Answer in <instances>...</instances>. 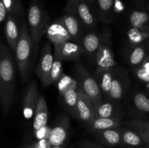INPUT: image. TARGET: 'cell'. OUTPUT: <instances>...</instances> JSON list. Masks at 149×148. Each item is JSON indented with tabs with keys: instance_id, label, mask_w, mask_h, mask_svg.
<instances>
[{
	"instance_id": "16",
	"label": "cell",
	"mask_w": 149,
	"mask_h": 148,
	"mask_svg": "<svg viewBox=\"0 0 149 148\" xmlns=\"http://www.w3.org/2000/svg\"><path fill=\"white\" fill-rule=\"evenodd\" d=\"M130 114L134 118H141L149 113V97L143 91H137L131 96Z\"/></svg>"
},
{
	"instance_id": "39",
	"label": "cell",
	"mask_w": 149,
	"mask_h": 148,
	"mask_svg": "<svg viewBox=\"0 0 149 148\" xmlns=\"http://www.w3.org/2000/svg\"><path fill=\"white\" fill-rule=\"evenodd\" d=\"M14 1H15V2L16 4L19 6V7H23V4H22V2H21V0H14Z\"/></svg>"
},
{
	"instance_id": "6",
	"label": "cell",
	"mask_w": 149,
	"mask_h": 148,
	"mask_svg": "<svg viewBox=\"0 0 149 148\" xmlns=\"http://www.w3.org/2000/svg\"><path fill=\"white\" fill-rule=\"evenodd\" d=\"M101 33L100 44L96 57V68H113L117 65L112 48L111 33L106 28Z\"/></svg>"
},
{
	"instance_id": "2",
	"label": "cell",
	"mask_w": 149,
	"mask_h": 148,
	"mask_svg": "<svg viewBox=\"0 0 149 148\" xmlns=\"http://www.w3.org/2000/svg\"><path fill=\"white\" fill-rule=\"evenodd\" d=\"M35 42L32 40L26 22L22 21L20 36L15 50V58L20 76L23 82L29 80L33 68Z\"/></svg>"
},
{
	"instance_id": "41",
	"label": "cell",
	"mask_w": 149,
	"mask_h": 148,
	"mask_svg": "<svg viewBox=\"0 0 149 148\" xmlns=\"http://www.w3.org/2000/svg\"><path fill=\"white\" fill-rule=\"evenodd\" d=\"M146 46H147V49H148V55H149V39H148V40L146 41Z\"/></svg>"
},
{
	"instance_id": "33",
	"label": "cell",
	"mask_w": 149,
	"mask_h": 148,
	"mask_svg": "<svg viewBox=\"0 0 149 148\" xmlns=\"http://www.w3.org/2000/svg\"><path fill=\"white\" fill-rule=\"evenodd\" d=\"M7 8L8 15H12L17 20L20 19L23 15V7H20L15 2L14 0H3Z\"/></svg>"
},
{
	"instance_id": "28",
	"label": "cell",
	"mask_w": 149,
	"mask_h": 148,
	"mask_svg": "<svg viewBox=\"0 0 149 148\" xmlns=\"http://www.w3.org/2000/svg\"><path fill=\"white\" fill-rule=\"evenodd\" d=\"M126 37L130 45L143 44L149 39V26L130 28L127 30Z\"/></svg>"
},
{
	"instance_id": "9",
	"label": "cell",
	"mask_w": 149,
	"mask_h": 148,
	"mask_svg": "<svg viewBox=\"0 0 149 148\" xmlns=\"http://www.w3.org/2000/svg\"><path fill=\"white\" fill-rule=\"evenodd\" d=\"M39 96L36 81H30L26 86L22 95V113L26 120H31L34 116Z\"/></svg>"
},
{
	"instance_id": "3",
	"label": "cell",
	"mask_w": 149,
	"mask_h": 148,
	"mask_svg": "<svg viewBox=\"0 0 149 148\" xmlns=\"http://www.w3.org/2000/svg\"><path fill=\"white\" fill-rule=\"evenodd\" d=\"M50 17L40 0H31L28 11V24L33 41L39 44L50 25Z\"/></svg>"
},
{
	"instance_id": "22",
	"label": "cell",
	"mask_w": 149,
	"mask_h": 148,
	"mask_svg": "<svg viewBox=\"0 0 149 148\" xmlns=\"http://www.w3.org/2000/svg\"><path fill=\"white\" fill-rule=\"evenodd\" d=\"M93 75L100 86L103 97L110 99L113 80L112 68H96Z\"/></svg>"
},
{
	"instance_id": "37",
	"label": "cell",
	"mask_w": 149,
	"mask_h": 148,
	"mask_svg": "<svg viewBox=\"0 0 149 148\" xmlns=\"http://www.w3.org/2000/svg\"><path fill=\"white\" fill-rule=\"evenodd\" d=\"M7 17H8V12H7V8L4 4L3 0H0V22L6 21Z\"/></svg>"
},
{
	"instance_id": "48",
	"label": "cell",
	"mask_w": 149,
	"mask_h": 148,
	"mask_svg": "<svg viewBox=\"0 0 149 148\" xmlns=\"http://www.w3.org/2000/svg\"><path fill=\"white\" fill-rule=\"evenodd\" d=\"M106 148H109V147H106Z\"/></svg>"
},
{
	"instance_id": "12",
	"label": "cell",
	"mask_w": 149,
	"mask_h": 148,
	"mask_svg": "<svg viewBox=\"0 0 149 148\" xmlns=\"http://www.w3.org/2000/svg\"><path fill=\"white\" fill-rule=\"evenodd\" d=\"M54 57L63 61L80 60L82 49L79 43L69 41L54 45Z\"/></svg>"
},
{
	"instance_id": "27",
	"label": "cell",
	"mask_w": 149,
	"mask_h": 148,
	"mask_svg": "<svg viewBox=\"0 0 149 148\" xmlns=\"http://www.w3.org/2000/svg\"><path fill=\"white\" fill-rule=\"evenodd\" d=\"M77 90L78 87H73L61 97L64 110L74 118H77V105L78 101Z\"/></svg>"
},
{
	"instance_id": "30",
	"label": "cell",
	"mask_w": 149,
	"mask_h": 148,
	"mask_svg": "<svg viewBox=\"0 0 149 148\" xmlns=\"http://www.w3.org/2000/svg\"><path fill=\"white\" fill-rule=\"evenodd\" d=\"M55 86L58 89L60 97H62L69 89L73 87H79L77 79L65 73L63 74Z\"/></svg>"
},
{
	"instance_id": "44",
	"label": "cell",
	"mask_w": 149,
	"mask_h": 148,
	"mask_svg": "<svg viewBox=\"0 0 149 148\" xmlns=\"http://www.w3.org/2000/svg\"><path fill=\"white\" fill-rule=\"evenodd\" d=\"M132 148H148V147H145L141 146V147H132Z\"/></svg>"
},
{
	"instance_id": "18",
	"label": "cell",
	"mask_w": 149,
	"mask_h": 148,
	"mask_svg": "<svg viewBox=\"0 0 149 148\" xmlns=\"http://www.w3.org/2000/svg\"><path fill=\"white\" fill-rule=\"evenodd\" d=\"M121 127L98 131L93 133V136L99 143L108 147L119 146L122 140Z\"/></svg>"
},
{
	"instance_id": "29",
	"label": "cell",
	"mask_w": 149,
	"mask_h": 148,
	"mask_svg": "<svg viewBox=\"0 0 149 148\" xmlns=\"http://www.w3.org/2000/svg\"><path fill=\"white\" fill-rule=\"evenodd\" d=\"M130 28H139L149 26V12L145 7L133 10L128 17Z\"/></svg>"
},
{
	"instance_id": "7",
	"label": "cell",
	"mask_w": 149,
	"mask_h": 148,
	"mask_svg": "<svg viewBox=\"0 0 149 148\" xmlns=\"http://www.w3.org/2000/svg\"><path fill=\"white\" fill-rule=\"evenodd\" d=\"M54 62V55L49 43H45L42 49L39 61L36 66L35 72L42 82L44 87H48L52 83L51 71Z\"/></svg>"
},
{
	"instance_id": "47",
	"label": "cell",
	"mask_w": 149,
	"mask_h": 148,
	"mask_svg": "<svg viewBox=\"0 0 149 148\" xmlns=\"http://www.w3.org/2000/svg\"><path fill=\"white\" fill-rule=\"evenodd\" d=\"M148 95H149V89H148Z\"/></svg>"
},
{
	"instance_id": "15",
	"label": "cell",
	"mask_w": 149,
	"mask_h": 148,
	"mask_svg": "<svg viewBox=\"0 0 149 148\" xmlns=\"http://www.w3.org/2000/svg\"><path fill=\"white\" fill-rule=\"evenodd\" d=\"M78 101L77 105V119L87 126L94 118V104L88 96L78 87Z\"/></svg>"
},
{
	"instance_id": "43",
	"label": "cell",
	"mask_w": 149,
	"mask_h": 148,
	"mask_svg": "<svg viewBox=\"0 0 149 148\" xmlns=\"http://www.w3.org/2000/svg\"><path fill=\"white\" fill-rule=\"evenodd\" d=\"M25 148H33V147H32L31 145H29V146H27V147H25Z\"/></svg>"
},
{
	"instance_id": "34",
	"label": "cell",
	"mask_w": 149,
	"mask_h": 148,
	"mask_svg": "<svg viewBox=\"0 0 149 148\" xmlns=\"http://www.w3.org/2000/svg\"><path fill=\"white\" fill-rule=\"evenodd\" d=\"M51 129H52V127H49V126H48L47 125V126L42 127V129L36 131H33L34 132V136L36 140L43 139H49Z\"/></svg>"
},
{
	"instance_id": "35",
	"label": "cell",
	"mask_w": 149,
	"mask_h": 148,
	"mask_svg": "<svg viewBox=\"0 0 149 148\" xmlns=\"http://www.w3.org/2000/svg\"><path fill=\"white\" fill-rule=\"evenodd\" d=\"M31 145L33 148H51L52 145L49 142V139H43L36 140L32 142Z\"/></svg>"
},
{
	"instance_id": "24",
	"label": "cell",
	"mask_w": 149,
	"mask_h": 148,
	"mask_svg": "<svg viewBox=\"0 0 149 148\" xmlns=\"http://www.w3.org/2000/svg\"><path fill=\"white\" fill-rule=\"evenodd\" d=\"M122 126H123V121L119 119L95 117L93 118L91 122L87 125V128L90 133H93L98 131L119 128Z\"/></svg>"
},
{
	"instance_id": "42",
	"label": "cell",
	"mask_w": 149,
	"mask_h": 148,
	"mask_svg": "<svg viewBox=\"0 0 149 148\" xmlns=\"http://www.w3.org/2000/svg\"><path fill=\"white\" fill-rule=\"evenodd\" d=\"M146 10H148V12H149V2L147 3L146 5Z\"/></svg>"
},
{
	"instance_id": "10",
	"label": "cell",
	"mask_w": 149,
	"mask_h": 148,
	"mask_svg": "<svg viewBox=\"0 0 149 148\" xmlns=\"http://www.w3.org/2000/svg\"><path fill=\"white\" fill-rule=\"evenodd\" d=\"M71 122L68 115H61L51 129L49 141L52 146L66 145L69 136Z\"/></svg>"
},
{
	"instance_id": "32",
	"label": "cell",
	"mask_w": 149,
	"mask_h": 148,
	"mask_svg": "<svg viewBox=\"0 0 149 148\" xmlns=\"http://www.w3.org/2000/svg\"><path fill=\"white\" fill-rule=\"evenodd\" d=\"M63 61L61 60V59L54 57L53 65H52V71H51V80H52V83L55 86H56V84L59 81L60 78L63 74Z\"/></svg>"
},
{
	"instance_id": "31",
	"label": "cell",
	"mask_w": 149,
	"mask_h": 148,
	"mask_svg": "<svg viewBox=\"0 0 149 148\" xmlns=\"http://www.w3.org/2000/svg\"><path fill=\"white\" fill-rule=\"evenodd\" d=\"M133 74L138 81L145 84L149 82V55L140 66L134 68Z\"/></svg>"
},
{
	"instance_id": "14",
	"label": "cell",
	"mask_w": 149,
	"mask_h": 148,
	"mask_svg": "<svg viewBox=\"0 0 149 148\" xmlns=\"http://www.w3.org/2000/svg\"><path fill=\"white\" fill-rule=\"evenodd\" d=\"M58 20L68 30V33L72 38L73 41L79 43L84 34L83 32L84 28L74 13L68 9L65 8L64 13L58 18Z\"/></svg>"
},
{
	"instance_id": "45",
	"label": "cell",
	"mask_w": 149,
	"mask_h": 148,
	"mask_svg": "<svg viewBox=\"0 0 149 148\" xmlns=\"http://www.w3.org/2000/svg\"><path fill=\"white\" fill-rule=\"evenodd\" d=\"M146 86L148 87V88L149 89V82L148 83V84H146Z\"/></svg>"
},
{
	"instance_id": "4",
	"label": "cell",
	"mask_w": 149,
	"mask_h": 148,
	"mask_svg": "<svg viewBox=\"0 0 149 148\" xmlns=\"http://www.w3.org/2000/svg\"><path fill=\"white\" fill-rule=\"evenodd\" d=\"M75 73L79 88L81 89L89 97L93 104H96L103 98L100 86L97 84L94 75H92L81 60L75 62Z\"/></svg>"
},
{
	"instance_id": "11",
	"label": "cell",
	"mask_w": 149,
	"mask_h": 148,
	"mask_svg": "<svg viewBox=\"0 0 149 148\" xmlns=\"http://www.w3.org/2000/svg\"><path fill=\"white\" fill-rule=\"evenodd\" d=\"M107 118L122 120L124 113L119 102L103 97L94 105V118Z\"/></svg>"
},
{
	"instance_id": "23",
	"label": "cell",
	"mask_w": 149,
	"mask_h": 148,
	"mask_svg": "<svg viewBox=\"0 0 149 148\" xmlns=\"http://www.w3.org/2000/svg\"><path fill=\"white\" fill-rule=\"evenodd\" d=\"M48 107L47 104L46 99L45 96L41 94L39 96V102L37 107L35 111L33 120V131L42 129L44 126L47 125L48 121Z\"/></svg>"
},
{
	"instance_id": "36",
	"label": "cell",
	"mask_w": 149,
	"mask_h": 148,
	"mask_svg": "<svg viewBox=\"0 0 149 148\" xmlns=\"http://www.w3.org/2000/svg\"><path fill=\"white\" fill-rule=\"evenodd\" d=\"M79 148H106L99 144L89 140H81L79 144Z\"/></svg>"
},
{
	"instance_id": "8",
	"label": "cell",
	"mask_w": 149,
	"mask_h": 148,
	"mask_svg": "<svg viewBox=\"0 0 149 148\" xmlns=\"http://www.w3.org/2000/svg\"><path fill=\"white\" fill-rule=\"evenodd\" d=\"M113 80L111 89L110 93V99L119 102L125 97L131 86L128 71L125 68L116 65L112 68Z\"/></svg>"
},
{
	"instance_id": "5",
	"label": "cell",
	"mask_w": 149,
	"mask_h": 148,
	"mask_svg": "<svg viewBox=\"0 0 149 148\" xmlns=\"http://www.w3.org/2000/svg\"><path fill=\"white\" fill-rule=\"evenodd\" d=\"M65 8L74 13L84 29L95 30L99 20L95 7L86 0H67Z\"/></svg>"
},
{
	"instance_id": "38",
	"label": "cell",
	"mask_w": 149,
	"mask_h": 148,
	"mask_svg": "<svg viewBox=\"0 0 149 148\" xmlns=\"http://www.w3.org/2000/svg\"><path fill=\"white\" fill-rule=\"evenodd\" d=\"M86 1H87V2L90 3V4H91L93 7H95V0H86Z\"/></svg>"
},
{
	"instance_id": "21",
	"label": "cell",
	"mask_w": 149,
	"mask_h": 148,
	"mask_svg": "<svg viewBox=\"0 0 149 148\" xmlns=\"http://www.w3.org/2000/svg\"><path fill=\"white\" fill-rule=\"evenodd\" d=\"M148 55L146 44L138 45H130L127 50L126 58L127 63L132 69L140 66L145 61Z\"/></svg>"
},
{
	"instance_id": "25",
	"label": "cell",
	"mask_w": 149,
	"mask_h": 148,
	"mask_svg": "<svg viewBox=\"0 0 149 148\" xmlns=\"http://www.w3.org/2000/svg\"><path fill=\"white\" fill-rule=\"evenodd\" d=\"M121 146L132 148L141 147L145 145V142L141 135L136 131L128 127H121Z\"/></svg>"
},
{
	"instance_id": "17",
	"label": "cell",
	"mask_w": 149,
	"mask_h": 148,
	"mask_svg": "<svg viewBox=\"0 0 149 148\" xmlns=\"http://www.w3.org/2000/svg\"><path fill=\"white\" fill-rule=\"evenodd\" d=\"M17 20L14 16L9 14L4 25V34L13 53H15L20 36V28H19Z\"/></svg>"
},
{
	"instance_id": "46",
	"label": "cell",
	"mask_w": 149,
	"mask_h": 148,
	"mask_svg": "<svg viewBox=\"0 0 149 148\" xmlns=\"http://www.w3.org/2000/svg\"><path fill=\"white\" fill-rule=\"evenodd\" d=\"M146 146L147 147L149 148V144H148V145H146Z\"/></svg>"
},
{
	"instance_id": "1",
	"label": "cell",
	"mask_w": 149,
	"mask_h": 148,
	"mask_svg": "<svg viewBox=\"0 0 149 148\" xmlns=\"http://www.w3.org/2000/svg\"><path fill=\"white\" fill-rule=\"evenodd\" d=\"M16 78L11 50L1 43L0 46V102L4 115L8 114L15 97Z\"/></svg>"
},
{
	"instance_id": "26",
	"label": "cell",
	"mask_w": 149,
	"mask_h": 148,
	"mask_svg": "<svg viewBox=\"0 0 149 148\" xmlns=\"http://www.w3.org/2000/svg\"><path fill=\"white\" fill-rule=\"evenodd\" d=\"M123 125L139 133L144 139L145 145L149 144V119L132 118L123 122Z\"/></svg>"
},
{
	"instance_id": "19",
	"label": "cell",
	"mask_w": 149,
	"mask_h": 148,
	"mask_svg": "<svg viewBox=\"0 0 149 148\" xmlns=\"http://www.w3.org/2000/svg\"><path fill=\"white\" fill-rule=\"evenodd\" d=\"M47 37L53 45L58 44L65 41H72V38L68 33L63 25L58 18L50 23L47 31Z\"/></svg>"
},
{
	"instance_id": "20",
	"label": "cell",
	"mask_w": 149,
	"mask_h": 148,
	"mask_svg": "<svg viewBox=\"0 0 149 148\" xmlns=\"http://www.w3.org/2000/svg\"><path fill=\"white\" fill-rule=\"evenodd\" d=\"M95 11L101 23L110 24L114 19L115 0H95Z\"/></svg>"
},
{
	"instance_id": "13",
	"label": "cell",
	"mask_w": 149,
	"mask_h": 148,
	"mask_svg": "<svg viewBox=\"0 0 149 148\" xmlns=\"http://www.w3.org/2000/svg\"><path fill=\"white\" fill-rule=\"evenodd\" d=\"M101 33L95 30L85 33L79 42L82 49V55L89 61L96 63V57L100 44Z\"/></svg>"
},
{
	"instance_id": "40",
	"label": "cell",
	"mask_w": 149,
	"mask_h": 148,
	"mask_svg": "<svg viewBox=\"0 0 149 148\" xmlns=\"http://www.w3.org/2000/svg\"><path fill=\"white\" fill-rule=\"evenodd\" d=\"M51 148H66L65 145H62V146H52Z\"/></svg>"
}]
</instances>
